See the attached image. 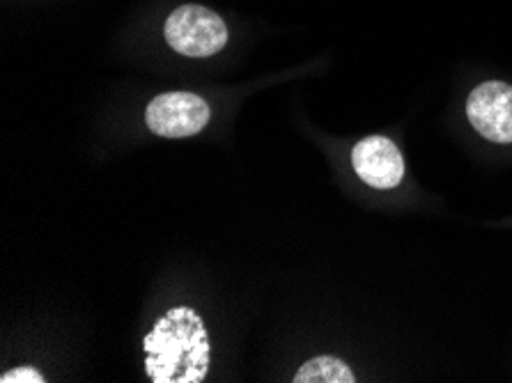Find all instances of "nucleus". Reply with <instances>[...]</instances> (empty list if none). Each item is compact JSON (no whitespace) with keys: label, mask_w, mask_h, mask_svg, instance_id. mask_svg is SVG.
I'll use <instances>...</instances> for the list:
<instances>
[{"label":"nucleus","mask_w":512,"mask_h":383,"mask_svg":"<svg viewBox=\"0 0 512 383\" xmlns=\"http://www.w3.org/2000/svg\"><path fill=\"white\" fill-rule=\"evenodd\" d=\"M145 374L154 383H203L212 342L203 317L189 306L170 308L143 338Z\"/></svg>","instance_id":"1"},{"label":"nucleus","mask_w":512,"mask_h":383,"mask_svg":"<svg viewBox=\"0 0 512 383\" xmlns=\"http://www.w3.org/2000/svg\"><path fill=\"white\" fill-rule=\"evenodd\" d=\"M44 374L37 370V367H30V365H21V367H14V370L5 372L3 377H0V383H44Z\"/></svg>","instance_id":"7"},{"label":"nucleus","mask_w":512,"mask_h":383,"mask_svg":"<svg viewBox=\"0 0 512 383\" xmlns=\"http://www.w3.org/2000/svg\"><path fill=\"white\" fill-rule=\"evenodd\" d=\"M294 383H354L356 377L345 361L333 356L310 358L294 374Z\"/></svg>","instance_id":"6"},{"label":"nucleus","mask_w":512,"mask_h":383,"mask_svg":"<svg viewBox=\"0 0 512 383\" xmlns=\"http://www.w3.org/2000/svg\"><path fill=\"white\" fill-rule=\"evenodd\" d=\"M471 127L492 143H512V85L487 81L467 99Z\"/></svg>","instance_id":"4"},{"label":"nucleus","mask_w":512,"mask_h":383,"mask_svg":"<svg viewBox=\"0 0 512 383\" xmlns=\"http://www.w3.org/2000/svg\"><path fill=\"white\" fill-rule=\"evenodd\" d=\"M354 173L372 189L389 191L400 186L405 177V159L398 145L386 136H368L359 140L352 150Z\"/></svg>","instance_id":"5"},{"label":"nucleus","mask_w":512,"mask_h":383,"mask_svg":"<svg viewBox=\"0 0 512 383\" xmlns=\"http://www.w3.org/2000/svg\"><path fill=\"white\" fill-rule=\"evenodd\" d=\"M212 108L207 101L191 92H166L150 101L145 122L152 134L161 138L198 136L209 124Z\"/></svg>","instance_id":"3"},{"label":"nucleus","mask_w":512,"mask_h":383,"mask_svg":"<svg viewBox=\"0 0 512 383\" xmlns=\"http://www.w3.org/2000/svg\"><path fill=\"white\" fill-rule=\"evenodd\" d=\"M170 49L189 58L216 56L228 42V26L219 14L203 5H182L170 12L164 26Z\"/></svg>","instance_id":"2"}]
</instances>
